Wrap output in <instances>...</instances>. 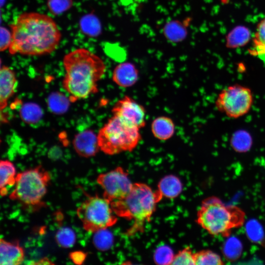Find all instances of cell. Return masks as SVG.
<instances>
[{
	"mask_svg": "<svg viewBox=\"0 0 265 265\" xmlns=\"http://www.w3.org/2000/svg\"><path fill=\"white\" fill-rule=\"evenodd\" d=\"M175 125L173 120L165 116H159L151 123V132L154 136L161 141L171 138L174 134Z\"/></svg>",
	"mask_w": 265,
	"mask_h": 265,
	"instance_id": "16",
	"label": "cell"
},
{
	"mask_svg": "<svg viewBox=\"0 0 265 265\" xmlns=\"http://www.w3.org/2000/svg\"><path fill=\"white\" fill-rule=\"evenodd\" d=\"M161 200L156 190L145 183L136 182L125 197L110 203L118 217L132 220L133 226L138 227L150 221Z\"/></svg>",
	"mask_w": 265,
	"mask_h": 265,
	"instance_id": "4",
	"label": "cell"
},
{
	"mask_svg": "<svg viewBox=\"0 0 265 265\" xmlns=\"http://www.w3.org/2000/svg\"><path fill=\"white\" fill-rule=\"evenodd\" d=\"M156 190L161 200L163 198L174 199L181 193L183 184L178 177L167 175L159 180Z\"/></svg>",
	"mask_w": 265,
	"mask_h": 265,
	"instance_id": "15",
	"label": "cell"
},
{
	"mask_svg": "<svg viewBox=\"0 0 265 265\" xmlns=\"http://www.w3.org/2000/svg\"><path fill=\"white\" fill-rule=\"evenodd\" d=\"M194 254L189 247H185L174 254L170 265H195Z\"/></svg>",
	"mask_w": 265,
	"mask_h": 265,
	"instance_id": "27",
	"label": "cell"
},
{
	"mask_svg": "<svg viewBox=\"0 0 265 265\" xmlns=\"http://www.w3.org/2000/svg\"><path fill=\"white\" fill-rule=\"evenodd\" d=\"M139 130L119 117L112 115L98 132L100 149L108 155L131 152L141 140Z\"/></svg>",
	"mask_w": 265,
	"mask_h": 265,
	"instance_id": "5",
	"label": "cell"
},
{
	"mask_svg": "<svg viewBox=\"0 0 265 265\" xmlns=\"http://www.w3.org/2000/svg\"><path fill=\"white\" fill-rule=\"evenodd\" d=\"M112 80L120 87L128 88L133 85L138 79V71L130 62H123L117 65L112 73Z\"/></svg>",
	"mask_w": 265,
	"mask_h": 265,
	"instance_id": "14",
	"label": "cell"
},
{
	"mask_svg": "<svg viewBox=\"0 0 265 265\" xmlns=\"http://www.w3.org/2000/svg\"><path fill=\"white\" fill-rule=\"evenodd\" d=\"M65 75L62 85L75 102L97 93L98 82L106 70L103 60L84 48H78L67 53L63 59Z\"/></svg>",
	"mask_w": 265,
	"mask_h": 265,
	"instance_id": "2",
	"label": "cell"
},
{
	"mask_svg": "<svg viewBox=\"0 0 265 265\" xmlns=\"http://www.w3.org/2000/svg\"><path fill=\"white\" fill-rule=\"evenodd\" d=\"M242 250V245L236 238L228 239L223 246V253L226 258L230 260L238 259Z\"/></svg>",
	"mask_w": 265,
	"mask_h": 265,
	"instance_id": "26",
	"label": "cell"
},
{
	"mask_svg": "<svg viewBox=\"0 0 265 265\" xmlns=\"http://www.w3.org/2000/svg\"><path fill=\"white\" fill-rule=\"evenodd\" d=\"M165 37L172 42H179L186 37L187 31L186 25L178 21H171L164 26Z\"/></svg>",
	"mask_w": 265,
	"mask_h": 265,
	"instance_id": "20",
	"label": "cell"
},
{
	"mask_svg": "<svg viewBox=\"0 0 265 265\" xmlns=\"http://www.w3.org/2000/svg\"><path fill=\"white\" fill-rule=\"evenodd\" d=\"M11 54L38 56L53 52L58 46L61 34L55 21L38 12H24L16 17L11 26Z\"/></svg>",
	"mask_w": 265,
	"mask_h": 265,
	"instance_id": "1",
	"label": "cell"
},
{
	"mask_svg": "<svg viewBox=\"0 0 265 265\" xmlns=\"http://www.w3.org/2000/svg\"><path fill=\"white\" fill-rule=\"evenodd\" d=\"M230 145L233 149L238 153L248 151L252 145V138L246 131L240 130L235 132L230 139Z\"/></svg>",
	"mask_w": 265,
	"mask_h": 265,
	"instance_id": "19",
	"label": "cell"
},
{
	"mask_svg": "<svg viewBox=\"0 0 265 265\" xmlns=\"http://www.w3.org/2000/svg\"><path fill=\"white\" fill-rule=\"evenodd\" d=\"M113 115L140 129L146 124V112L144 107L128 96L118 100L112 109Z\"/></svg>",
	"mask_w": 265,
	"mask_h": 265,
	"instance_id": "10",
	"label": "cell"
},
{
	"mask_svg": "<svg viewBox=\"0 0 265 265\" xmlns=\"http://www.w3.org/2000/svg\"><path fill=\"white\" fill-rule=\"evenodd\" d=\"M195 265H222L224 263L220 256L208 249L201 250L194 254Z\"/></svg>",
	"mask_w": 265,
	"mask_h": 265,
	"instance_id": "22",
	"label": "cell"
},
{
	"mask_svg": "<svg viewBox=\"0 0 265 265\" xmlns=\"http://www.w3.org/2000/svg\"><path fill=\"white\" fill-rule=\"evenodd\" d=\"M20 114L21 118L27 124H35L42 116V111L38 105L34 103H26L21 107Z\"/></svg>",
	"mask_w": 265,
	"mask_h": 265,
	"instance_id": "21",
	"label": "cell"
},
{
	"mask_svg": "<svg viewBox=\"0 0 265 265\" xmlns=\"http://www.w3.org/2000/svg\"><path fill=\"white\" fill-rule=\"evenodd\" d=\"M196 217L197 224L209 234L228 237L232 230L243 225L245 213L239 207L211 196L202 202Z\"/></svg>",
	"mask_w": 265,
	"mask_h": 265,
	"instance_id": "3",
	"label": "cell"
},
{
	"mask_svg": "<svg viewBox=\"0 0 265 265\" xmlns=\"http://www.w3.org/2000/svg\"><path fill=\"white\" fill-rule=\"evenodd\" d=\"M0 47L1 51H4L9 47L11 44L12 41L11 32L9 31L5 27L1 26L0 27Z\"/></svg>",
	"mask_w": 265,
	"mask_h": 265,
	"instance_id": "31",
	"label": "cell"
},
{
	"mask_svg": "<svg viewBox=\"0 0 265 265\" xmlns=\"http://www.w3.org/2000/svg\"><path fill=\"white\" fill-rule=\"evenodd\" d=\"M70 0H50L51 9L55 12H61L70 5Z\"/></svg>",
	"mask_w": 265,
	"mask_h": 265,
	"instance_id": "32",
	"label": "cell"
},
{
	"mask_svg": "<svg viewBox=\"0 0 265 265\" xmlns=\"http://www.w3.org/2000/svg\"><path fill=\"white\" fill-rule=\"evenodd\" d=\"M174 255L172 250L169 247L160 246L155 253L154 262L157 264L170 265Z\"/></svg>",
	"mask_w": 265,
	"mask_h": 265,
	"instance_id": "28",
	"label": "cell"
},
{
	"mask_svg": "<svg viewBox=\"0 0 265 265\" xmlns=\"http://www.w3.org/2000/svg\"><path fill=\"white\" fill-rule=\"evenodd\" d=\"M24 249L18 240L9 242L1 238L0 240V264L18 265L24 260Z\"/></svg>",
	"mask_w": 265,
	"mask_h": 265,
	"instance_id": "12",
	"label": "cell"
},
{
	"mask_svg": "<svg viewBox=\"0 0 265 265\" xmlns=\"http://www.w3.org/2000/svg\"><path fill=\"white\" fill-rule=\"evenodd\" d=\"M251 33L245 26H238L234 28L226 37V45L231 49L246 45L250 41Z\"/></svg>",
	"mask_w": 265,
	"mask_h": 265,
	"instance_id": "18",
	"label": "cell"
},
{
	"mask_svg": "<svg viewBox=\"0 0 265 265\" xmlns=\"http://www.w3.org/2000/svg\"><path fill=\"white\" fill-rule=\"evenodd\" d=\"M16 169L14 164L8 160H1L0 162V195L4 196L8 193L6 186H12L16 182Z\"/></svg>",
	"mask_w": 265,
	"mask_h": 265,
	"instance_id": "17",
	"label": "cell"
},
{
	"mask_svg": "<svg viewBox=\"0 0 265 265\" xmlns=\"http://www.w3.org/2000/svg\"><path fill=\"white\" fill-rule=\"evenodd\" d=\"M55 239L60 246L64 248L70 247L75 243V234L74 232L69 228H61L56 232Z\"/></svg>",
	"mask_w": 265,
	"mask_h": 265,
	"instance_id": "25",
	"label": "cell"
},
{
	"mask_svg": "<svg viewBox=\"0 0 265 265\" xmlns=\"http://www.w3.org/2000/svg\"><path fill=\"white\" fill-rule=\"evenodd\" d=\"M246 233L248 238L255 242L260 241L263 235L261 226L255 221H249L247 224Z\"/></svg>",
	"mask_w": 265,
	"mask_h": 265,
	"instance_id": "29",
	"label": "cell"
},
{
	"mask_svg": "<svg viewBox=\"0 0 265 265\" xmlns=\"http://www.w3.org/2000/svg\"><path fill=\"white\" fill-rule=\"evenodd\" d=\"M17 80L14 72L9 67L3 66L0 71V109H4L9 99L15 93Z\"/></svg>",
	"mask_w": 265,
	"mask_h": 265,
	"instance_id": "13",
	"label": "cell"
},
{
	"mask_svg": "<svg viewBox=\"0 0 265 265\" xmlns=\"http://www.w3.org/2000/svg\"><path fill=\"white\" fill-rule=\"evenodd\" d=\"M48 104L51 110L56 113L65 112L69 105L67 98L60 93H52L48 98Z\"/></svg>",
	"mask_w": 265,
	"mask_h": 265,
	"instance_id": "24",
	"label": "cell"
},
{
	"mask_svg": "<svg viewBox=\"0 0 265 265\" xmlns=\"http://www.w3.org/2000/svg\"><path fill=\"white\" fill-rule=\"evenodd\" d=\"M50 180V174L40 165L18 173L9 198L26 206H43Z\"/></svg>",
	"mask_w": 265,
	"mask_h": 265,
	"instance_id": "6",
	"label": "cell"
},
{
	"mask_svg": "<svg viewBox=\"0 0 265 265\" xmlns=\"http://www.w3.org/2000/svg\"><path fill=\"white\" fill-rule=\"evenodd\" d=\"M253 103L251 90L239 84L229 85L222 90L215 100L216 109L231 118L247 114Z\"/></svg>",
	"mask_w": 265,
	"mask_h": 265,
	"instance_id": "8",
	"label": "cell"
},
{
	"mask_svg": "<svg viewBox=\"0 0 265 265\" xmlns=\"http://www.w3.org/2000/svg\"><path fill=\"white\" fill-rule=\"evenodd\" d=\"M106 230H102L95 232L94 243L99 249H106L110 243V236L106 232Z\"/></svg>",
	"mask_w": 265,
	"mask_h": 265,
	"instance_id": "30",
	"label": "cell"
},
{
	"mask_svg": "<svg viewBox=\"0 0 265 265\" xmlns=\"http://www.w3.org/2000/svg\"><path fill=\"white\" fill-rule=\"evenodd\" d=\"M253 43V49L251 51L252 54L260 56L265 55V18L258 25Z\"/></svg>",
	"mask_w": 265,
	"mask_h": 265,
	"instance_id": "23",
	"label": "cell"
},
{
	"mask_svg": "<svg viewBox=\"0 0 265 265\" xmlns=\"http://www.w3.org/2000/svg\"><path fill=\"white\" fill-rule=\"evenodd\" d=\"M73 145L76 152L85 158L94 156L100 150L97 136L90 130L84 131L76 135Z\"/></svg>",
	"mask_w": 265,
	"mask_h": 265,
	"instance_id": "11",
	"label": "cell"
},
{
	"mask_svg": "<svg viewBox=\"0 0 265 265\" xmlns=\"http://www.w3.org/2000/svg\"><path fill=\"white\" fill-rule=\"evenodd\" d=\"M97 182L104 190L103 197L110 202L125 197L133 185L128 172L121 166L100 174Z\"/></svg>",
	"mask_w": 265,
	"mask_h": 265,
	"instance_id": "9",
	"label": "cell"
},
{
	"mask_svg": "<svg viewBox=\"0 0 265 265\" xmlns=\"http://www.w3.org/2000/svg\"><path fill=\"white\" fill-rule=\"evenodd\" d=\"M85 257L86 254L81 251H76L70 254L71 259L77 264H81Z\"/></svg>",
	"mask_w": 265,
	"mask_h": 265,
	"instance_id": "33",
	"label": "cell"
},
{
	"mask_svg": "<svg viewBox=\"0 0 265 265\" xmlns=\"http://www.w3.org/2000/svg\"><path fill=\"white\" fill-rule=\"evenodd\" d=\"M77 213L84 230L91 233L107 229L118 220L110 202L97 195L86 199L78 208Z\"/></svg>",
	"mask_w": 265,
	"mask_h": 265,
	"instance_id": "7",
	"label": "cell"
}]
</instances>
